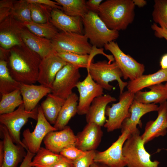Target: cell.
<instances>
[{"instance_id": "33", "label": "cell", "mask_w": 167, "mask_h": 167, "mask_svg": "<svg viewBox=\"0 0 167 167\" xmlns=\"http://www.w3.org/2000/svg\"><path fill=\"white\" fill-rule=\"evenodd\" d=\"M22 24L34 34L51 40L58 33L57 28L49 21L43 24H38L32 21Z\"/></svg>"}, {"instance_id": "17", "label": "cell", "mask_w": 167, "mask_h": 167, "mask_svg": "<svg viewBox=\"0 0 167 167\" xmlns=\"http://www.w3.org/2000/svg\"><path fill=\"white\" fill-rule=\"evenodd\" d=\"M45 148L56 153H59L65 148L75 146L76 135L71 128L66 126L63 129L49 133L44 139Z\"/></svg>"}, {"instance_id": "21", "label": "cell", "mask_w": 167, "mask_h": 167, "mask_svg": "<svg viewBox=\"0 0 167 167\" xmlns=\"http://www.w3.org/2000/svg\"><path fill=\"white\" fill-rule=\"evenodd\" d=\"M50 22L57 29L62 32L82 34L83 24L82 18L70 16L58 9H53L50 12Z\"/></svg>"}, {"instance_id": "40", "label": "cell", "mask_w": 167, "mask_h": 167, "mask_svg": "<svg viewBox=\"0 0 167 167\" xmlns=\"http://www.w3.org/2000/svg\"><path fill=\"white\" fill-rule=\"evenodd\" d=\"M14 2L11 0H1L0 2V21L2 22L11 13L14 5Z\"/></svg>"}, {"instance_id": "19", "label": "cell", "mask_w": 167, "mask_h": 167, "mask_svg": "<svg viewBox=\"0 0 167 167\" xmlns=\"http://www.w3.org/2000/svg\"><path fill=\"white\" fill-rule=\"evenodd\" d=\"M103 134L101 126L93 123H87L76 135L75 146L84 151L95 150L101 142Z\"/></svg>"}, {"instance_id": "9", "label": "cell", "mask_w": 167, "mask_h": 167, "mask_svg": "<svg viewBox=\"0 0 167 167\" xmlns=\"http://www.w3.org/2000/svg\"><path fill=\"white\" fill-rule=\"evenodd\" d=\"M106 50L110 51L113 56L114 61L121 70L124 79L135 80L143 75L145 66L137 62L129 54H125L118 44L114 41L105 45Z\"/></svg>"}, {"instance_id": "14", "label": "cell", "mask_w": 167, "mask_h": 167, "mask_svg": "<svg viewBox=\"0 0 167 167\" xmlns=\"http://www.w3.org/2000/svg\"><path fill=\"white\" fill-rule=\"evenodd\" d=\"M67 63L57 52L41 59L37 82L40 85L51 88L56 75Z\"/></svg>"}, {"instance_id": "45", "label": "cell", "mask_w": 167, "mask_h": 167, "mask_svg": "<svg viewBox=\"0 0 167 167\" xmlns=\"http://www.w3.org/2000/svg\"><path fill=\"white\" fill-rule=\"evenodd\" d=\"M53 167H74L73 161L63 157Z\"/></svg>"}, {"instance_id": "47", "label": "cell", "mask_w": 167, "mask_h": 167, "mask_svg": "<svg viewBox=\"0 0 167 167\" xmlns=\"http://www.w3.org/2000/svg\"><path fill=\"white\" fill-rule=\"evenodd\" d=\"M4 156V149L3 142V140L0 141V166H1L3 161Z\"/></svg>"}, {"instance_id": "7", "label": "cell", "mask_w": 167, "mask_h": 167, "mask_svg": "<svg viewBox=\"0 0 167 167\" xmlns=\"http://www.w3.org/2000/svg\"><path fill=\"white\" fill-rule=\"evenodd\" d=\"M84 35L72 32H58L52 40L56 52H64L85 55L90 54L92 46Z\"/></svg>"}, {"instance_id": "38", "label": "cell", "mask_w": 167, "mask_h": 167, "mask_svg": "<svg viewBox=\"0 0 167 167\" xmlns=\"http://www.w3.org/2000/svg\"><path fill=\"white\" fill-rule=\"evenodd\" d=\"M86 152L78 148L75 145H71L64 148L59 154L67 159L74 161L84 155Z\"/></svg>"}, {"instance_id": "15", "label": "cell", "mask_w": 167, "mask_h": 167, "mask_svg": "<svg viewBox=\"0 0 167 167\" xmlns=\"http://www.w3.org/2000/svg\"><path fill=\"white\" fill-rule=\"evenodd\" d=\"M13 18H6L0 24V44L6 50L21 46L24 43L20 35L24 26L21 22L16 21Z\"/></svg>"}, {"instance_id": "4", "label": "cell", "mask_w": 167, "mask_h": 167, "mask_svg": "<svg viewBox=\"0 0 167 167\" xmlns=\"http://www.w3.org/2000/svg\"><path fill=\"white\" fill-rule=\"evenodd\" d=\"M138 129L131 133L125 142L122 153L128 167H158L160 162L152 161L145 149Z\"/></svg>"}, {"instance_id": "26", "label": "cell", "mask_w": 167, "mask_h": 167, "mask_svg": "<svg viewBox=\"0 0 167 167\" xmlns=\"http://www.w3.org/2000/svg\"><path fill=\"white\" fill-rule=\"evenodd\" d=\"M148 91H139L135 93L134 99L144 104L159 103L167 101V88L162 84L150 86Z\"/></svg>"}, {"instance_id": "37", "label": "cell", "mask_w": 167, "mask_h": 167, "mask_svg": "<svg viewBox=\"0 0 167 167\" xmlns=\"http://www.w3.org/2000/svg\"><path fill=\"white\" fill-rule=\"evenodd\" d=\"M31 17L32 22L38 24H43L48 21V16L46 10L40 4L30 3Z\"/></svg>"}, {"instance_id": "27", "label": "cell", "mask_w": 167, "mask_h": 167, "mask_svg": "<svg viewBox=\"0 0 167 167\" xmlns=\"http://www.w3.org/2000/svg\"><path fill=\"white\" fill-rule=\"evenodd\" d=\"M79 98L77 95L73 92L66 99L54 125L57 131L64 128L71 118L77 113Z\"/></svg>"}, {"instance_id": "41", "label": "cell", "mask_w": 167, "mask_h": 167, "mask_svg": "<svg viewBox=\"0 0 167 167\" xmlns=\"http://www.w3.org/2000/svg\"><path fill=\"white\" fill-rule=\"evenodd\" d=\"M29 3H35L48 6L53 9L62 10V7L56 2L49 0H27Z\"/></svg>"}, {"instance_id": "50", "label": "cell", "mask_w": 167, "mask_h": 167, "mask_svg": "<svg viewBox=\"0 0 167 167\" xmlns=\"http://www.w3.org/2000/svg\"><path fill=\"white\" fill-rule=\"evenodd\" d=\"M165 87L167 88V82H166V83L165 84H164Z\"/></svg>"}, {"instance_id": "8", "label": "cell", "mask_w": 167, "mask_h": 167, "mask_svg": "<svg viewBox=\"0 0 167 167\" xmlns=\"http://www.w3.org/2000/svg\"><path fill=\"white\" fill-rule=\"evenodd\" d=\"M135 93L127 90L120 94L119 100L111 106H107L105 114L108 119L104 125L108 132L121 128L124 120L130 116L129 110L134 99Z\"/></svg>"}, {"instance_id": "29", "label": "cell", "mask_w": 167, "mask_h": 167, "mask_svg": "<svg viewBox=\"0 0 167 167\" xmlns=\"http://www.w3.org/2000/svg\"><path fill=\"white\" fill-rule=\"evenodd\" d=\"M65 99L50 93L40 105L47 120L51 124H54Z\"/></svg>"}, {"instance_id": "28", "label": "cell", "mask_w": 167, "mask_h": 167, "mask_svg": "<svg viewBox=\"0 0 167 167\" xmlns=\"http://www.w3.org/2000/svg\"><path fill=\"white\" fill-rule=\"evenodd\" d=\"M57 53L58 56L65 62L75 67L78 69L84 68L87 69L92 62L94 57L97 54H102L103 51L101 49L92 46V51L89 54L82 55L64 52Z\"/></svg>"}, {"instance_id": "18", "label": "cell", "mask_w": 167, "mask_h": 167, "mask_svg": "<svg viewBox=\"0 0 167 167\" xmlns=\"http://www.w3.org/2000/svg\"><path fill=\"white\" fill-rule=\"evenodd\" d=\"M157 111L156 119L147 123L144 131L141 135L144 144L155 138L164 136L167 133V101L160 104Z\"/></svg>"}, {"instance_id": "30", "label": "cell", "mask_w": 167, "mask_h": 167, "mask_svg": "<svg viewBox=\"0 0 167 167\" xmlns=\"http://www.w3.org/2000/svg\"><path fill=\"white\" fill-rule=\"evenodd\" d=\"M63 157L59 153L41 147L30 165L32 167H53Z\"/></svg>"}, {"instance_id": "23", "label": "cell", "mask_w": 167, "mask_h": 167, "mask_svg": "<svg viewBox=\"0 0 167 167\" xmlns=\"http://www.w3.org/2000/svg\"><path fill=\"white\" fill-rule=\"evenodd\" d=\"M116 100L115 98L109 94L102 95L95 98L86 114L87 123H93L101 127L104 126L107 120L105 111L107 105Z\"/></svg>"}, {"instance_id": "32", "label": "cell", "mask_w": 167, "mask_h": 167, "mask_svg": "<svg viewBox=\"0 0 167 167\" xmlns=\"http://www.w3.org/2000/svg\"><path fill=\"white\" fill-rule=\"evenodd\" d=\"M66 14L82 18L88 11L85 0H55Z\"/></svg>"}, {"instance_id": "46", "label": "cell", "mask_w": 167, "mask_h": 167, "mask_svg": "<svg viewBox=\"0 0 167 167\" xmlns=\"http://www.w3.org/2000/svg\"><path fill=\"white\" fill-rule=\"evenodd\" d=\"M160 66L161 69H167V53L161 57L160 61Z\"/></svg>"}, {"instance_id": "16", "label": "cell", "mask_w": 167, "mask_h": 167, "mask_svg": "<svg viewBox=\"0 0 167 167\" xmlns=\"http://www.w3.org/2000/svg\"><path fill=\"white\" fill-rule=\"evenodd\" d=\"M1 132L3 137L4 156L0 167H16L26 154L22 146L15 144L7 128L1 124Z\"/></svg>"}, {"instance_id": "12", "label": "cell", "mask_w": 167, "mask_h": 167, "mask_svg": "<svg viewBox=\"0 0 167 167\" xmlns=\"http://www.w3.org/2000/svg\"><path fill=\"white\" fill-rule=\"evenodd\" d=\"M118 139L106 150L96 152L94 162L109 167H125L126 162L122 153L124 144L131 132L129 129L121 132Z\"/></svg>"}, {"instance_id": "22", "label": "cell", "mask_w": 167, "mask_h": 167, "mask_svg": "<svg viewBox=\"0 0 167 167\" xmlns=\"http://www.w3.org/2000/svg\"><path fill=\"white\" fill-rule=\"evenodd\" d=\"M159 106L155 104H144L134 100L129 109L130 116L123 122L121 132L129 129L131 133L137 131V125L142 126L141 118L145 114L152 111H157Z\"/></svg>"}, {"instance_id": "10", "label": "cell", "mask_w": 167, "mask_h": 167, "mask_svg": "<svg viewBox=\"0 0 167 167\" xmlns=\"http://www.w3.org/2000/svg\"><path fill=\"white\" fill-rule=\"evenodd\" d=\"M37 121L32 132H31L29 128L24 131L22 141L25 149L35 154L41 148L42 142L46 136L50 132L57 131L46 119L40 105L38 106Z\"/></svg>"}, {"instance_id": "3", "label": "cell", "mask_w": 167, "mask_h": 167, "mask_svg": "<svg viewBox=\"0 0 167 167\" xmlns=\"http://www.w3.org/2000/svg\"><path fill=\"white\" fill-rule=\"evenodd\" d=\"M82 19L84 35L89 40L92 46L102 48L119 36V31L109 29L97 13L88 11Z\"/></svg>"}, {"instance_id": "34", "label": "cell", "mask_w": 167, "mask_h": 167, "mask_svg": "<svg viewBox=\"0 0 167 167\" xmlns=\"http://www.w3.org/2000/svg\"><path fill=\"white\" fill-rule=\"evenodd\" d=\"M0 101V114L9 113L23 103L20 89L2 94Z\"/></svg>"}, {"instance_id": "13", "label": "cell", "mask_w": 167, "mask_h": 167, "mask_svg": "<svg viewBox=\"0 0 167 167\" xmlns=\"http://www.w3.org/2000/svg\"><path fill=\"white\" fill-rule=\"evenodd\" d=\"M76 87L79 93L77 113L86 114L94 99L103 95V89L88 73L84 80L79 82Z\"/></svg>"}, {"instance_id": "51", "label": "cell", "mask_w": 167, "mask_h": 167, "mask_svg": "<svg viewBox=\"0 0 167 167\" xmlns=\"http://www.w3.org/2000/svg\"><path fill=\"white\" fill-rule=\"evenodd\" d=\"M166 127H167V124H166Z\"/></svg>"}, {"instance_id": "35", "label": "cell", "mask_w": 167, "mask_h": 167, "mask_svg": "<svg viewBox=\"0 0 167 167\" xmlns=\"http://www.w3.org/2000/svg\"><path fill=\"white\" fill-rule=\"evenodd\" d=\"M11 15L16 20L22 23L32 21L30 4L27 0H21L14 3Z\"/></svg>"}, {"instance_id": "6", "label": "cell", "mask_w": 167, "mask_h": 167, "mask_svg": "<svg viewBox=\"0 0 167 167\" xmlns=\"http://www.w3.org/2000/svg\"><path fill=\"white\" fill-rule=\"evenodd\" d=\"M38 115V106L29 111L25 109L23 103L13 112L0 115V122L7 128L14 143L22 146L25 148L20 139V131L29 118L37 121Z\"/></svg>"}, {"instance_id": "24", "label": "cell", "mask_w": 167, "mask_h": 167, "mask_svg": "<svg viewBox=\"0 0 167 167\" xmlns=\"http://www.w3.org/2000/svg\"><path fill=\"white\" fill-rule=\"evenodd\" d=\"M20 90L25 109L30 111L44 96L51 93V88L41 85L21 84Z\"/></svg>"}, {"instance_id": "1", "label": "cell", "mask_w": 167, "mask_h": 167, "mask_svg": "<svg viewBox=\"0 0 167 167\" xmlns=\"http://www.w3.org/2000/svg\"><path fill=\"white\" fill-rule=\"evenodd\" d=\"M41 58L24 43L9 50L7 67L11 76L21 84H33L37 82Z\"/></svg>"}, {"instance_id": "36", "label": "cell", "mask_w": 167, "mask_h": 167, "mask_svg": "<svg viewBox=\"0 0 167 167\" xmlns=\"http://www.w3.org/2000/svg\"><path fill=\"white\" fill-rule=\"evenodd\" d=\"M152 15L155 23L167 30V0H155Z\"/></svg>"}, {"instance_id": "25", "label": "cell", "mask_w": 167, "mask_h": 167, "mask_svg": "<svg viewBox=\"0 0 167 167\" xmlns=\"http://www.w3.org/2000/svg\"><path fill=\"white\" fill-rule=\"evenodd\" d=\"M165 82H167V69H161L148 75H142L138 78L128 82L127 90L135 93L145 88Z\"/></svg>"}, {"instance_id": "2", "label": "cell", "mask_w": 167, "mask_h": 167, "mask_svg": "<svg viewBox=\"0 0 167 167\" xmlns=\"http://www.w3.org/2000/svg\"><path fill=\"white\" fill-rule=\"evenodd\" d=\"M135 6L133 0H107L101 3L98 15L109 29L119 31L133 21Z\"/></svg>"}, {"instance_id": "44", "label": "cell", "mask_w": 167, "mask_h": 167, "mask_svg": "<svg viewBox=\"0 0 167 167\" xmlns=\"http://www.w3.org/2000/svg\"><path fill=\"white\" fill-rule=\"evenodd\" d=\"M35 154L30 152L29 151H27L26 154L23 160L19 167H32L30 165L33 157Z\"/></svg>"}, {"instance_id": "39", "label": "cell", "mask_w": 167, "mask_h": 167, "mask_svg": "<svg viewBox=\"0 0 167 167\" xmlns=\"http://www.w3.org/2000/svg\"><path fill=\"white\" fill-rule=\"evenodd\" d=\"M95 150L86 151L83 156L73 161L74 167H90L94 162L96 154Z\"/></svg>"}, {"instance_id": "42", "label": "cell", "mask_w": 167, "mask_h": 167, "mask_svg": "<svg viewBox=\"0 0 167 167\" xmlns=\"http://www.w3.org/2000/svg\"><path fill=\"white\" fill-rule=\"evenodd\" d=\"M102 0H88L86 1V5L88 11L97 13Z\"/></svg>"}, {"instance_id": "43", "label": "cell", "mask_w": 167, "mask_h": 167, "mask_svg": "<svg viewBox=\"0 0 167 167\" xmlns=\"http://www.w3.org/2000/svg\"><path fill=\"white\" fill-rule=\"evenodd\" d=\"M151 28L154 31L156 36L159 38H164L167 41V30L165 28L158 26L155 23L153 24Z\"/></svg>"}, {"instance_id": "49", "label": "cell", "mask_w": 167, "mask_h": 167, "mask_svg": "<svg viewBox=\"0 0 167 167\" xmlns=\"http://www.w3.org/2000/svg\"><path fill=\"white\" fill-rule=\"evenodd\" d=\"M90 167H109L108 166L99 163L94 162L91 166Z\"/></svg>"}, {"instance_id": "11", "label": "cell", "mask_w": 167, "mask_h": 167, "mask_svg": "<svg viewBox=\"0 0 167 167\" xmlns=\"http://www.w3.org/2000/svg\"><path fill=\"white\" fill-rule=\"evenodd\" d=\"M81 75L79 69L67 63L56 75L53 83L51 93L66 100L76 87Z\"/></svg>"}, {"instance_id": "31", "label": "cell", "mask_w": 167, "mask_h": 167, "mask_svg": "<svg viewBox=\"0 0 167 167\" xmlns=\"http://www.w3.org/2000/svg\"><path fill=\"white\" fill-rule=\"evenodd\" d=\"M21 84L11 75L7 67V61L0 59V92L1 94L8 93L16 90L20 89Z\"/></svg>"}, {"instance_id": "48", "label": "cell", "mask_w": 167, "mask_h": 167, "mask_svg": "<svg viewBox=\"0 0 167 167\" xmlns=\"http://www.w3.org/2000/svg\"><path fill=\"white\" fill-rule=\"evenodd\" d=\"M135 6L139 7H143L147 4V1L144 0H133Z\"/></svg>"}, {"instance_id": "20", "label": "cell", "mask_w": 167, "mask_h": 167, "mask_svg": "<svg viewBox=\"0 0 167 167\" xmlns=\"http://www.w3.org/2000/svg\"><path fill=\"white\" fill-rule=\"evenodd\" d=\"M20 35L24 44L41 59L56 52L51 40L34 34L24 26L21 29Z\"/></svg>"}, {"instance_id": "5", "label": "cell", "mask_w": 167, "mask_h": 167, "mask_svg": "<svg viewBox=\"0 0 167 167\" xmlns=\"http://www.w3.org/2000/svg\"><path fill=\"white\" fill-rule=\"evenodd\" d=\"M87 70L92 79L103 89L111 91L113 86L109 82L116 80L121 94L128 84V82L121 79L122 73L115 61L111 63L106 60L92 62Z\"/></svg>"}]
</instances>
